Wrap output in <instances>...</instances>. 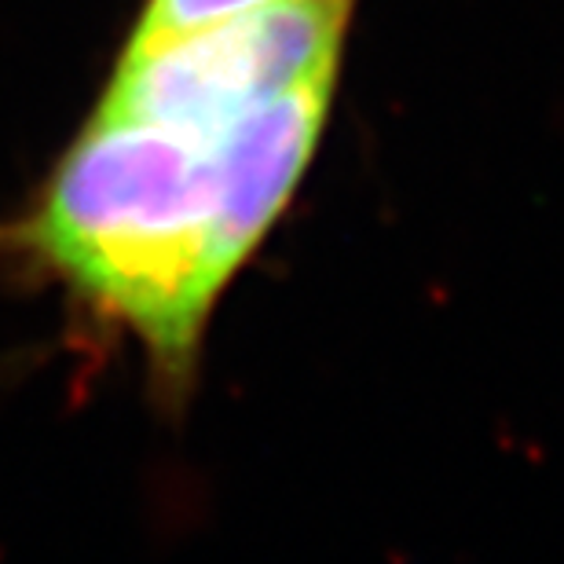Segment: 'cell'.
Here are the masks:
<instances>
[{"instance_id":"cell-1","label":"cell","mask_w":564,"mask_h":564,"mask_svg":"<svg viewBox=\"0 0 564 564\" xmlns=\"http://www.w3.org/2000/svg\"><path fill=\"white\" fill-rule=\"evenodd\" d=\"M334 96L312 85L228 126L88 115L0 246L126 337L184 411L213 312L297 198Z\"/></svg>"},{"instance_id":"cell-2","label":"cell","mask_w":564,"mask_h":564,"mask_svg":"<svg viewBox=\"0 0 564 564\" xmlns=\"http://www.w3.org/2000/svg\"><path fill=\"white\" fill-rule=\"evenodd\" d=\"M359 0H272L147 44H121L93 115L228 126L312 85H337Z\"/></svg>"},{"instance_id":"cell-3","label":"cell","mask_w":564,"mask_h":564,"mask_svg":"<svg viewBox=\"0 0 564 564\" xmlns=\"http://www.w3.org/2000/svg\"><path fill=\"white\" fill-rule=\"evenodd\" d=\"M257 4H272V0H143L126 44L173 37V33L206 26L213 19L235 15V11H246Z\"/></svg>"}]
</instances>
